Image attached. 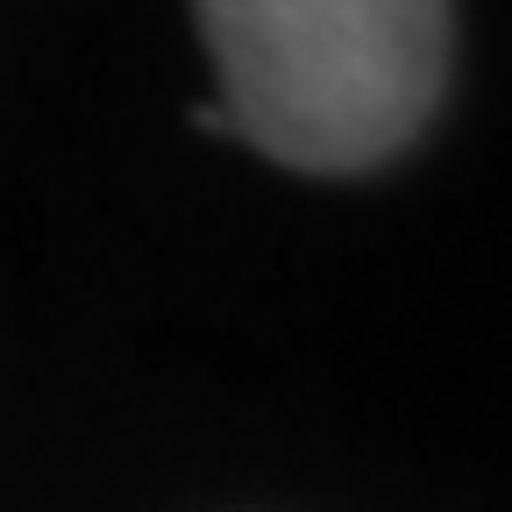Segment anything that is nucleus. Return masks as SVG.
Instances as JSON below:
<instances>
[{
	"instance_id": "1",
	"label": "nucleus",
	"mask_w": 512,
	"mask_h": 512,
	"mask_svg": "<svg viewBox=\"0 0 512 512\" xmlns=\"http://www.w3.org/2000/svg\"><path fill=\"white\" fill-rule=\"evenodd\" d=\"M200 36L221 128L292 171H370L441 107L456 15L441 0H214Z\"/></svg>"
}]
</instances>
